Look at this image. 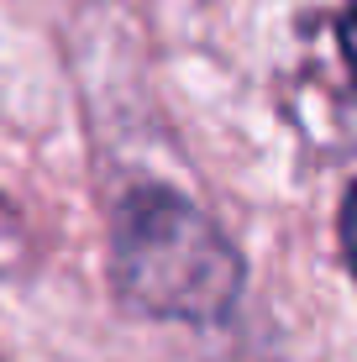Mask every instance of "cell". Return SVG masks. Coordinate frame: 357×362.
<instances>
[{"label": "cell", "mask_w": 357, "mask_h": 362, "mask_svg": "<svg viewBox=\"0 0 357 362\" xmlns=\"http://www.w3.org/2000/svg\"><path fill=\"white\" fill-rule=\"evenodd\" d=\"M242 279V252L194 199L163 184L121 194L110 221V284L127 310L184 326H226Z\"/></svg>", "instance_id": "1"}, {"label": "cell", "mask_w": 357, "mask_h": 362, "mask_svg": "<svg viewBox=\"0 0 357 362\" xmlns=\"http://www.w3.org/2000/svg\"><path fill=\"white\" fill-rule=\"evenodd\" d=\"M336 47H341V64H347L352 84H357V0H347V11L336 16Z\"/></svg>", "instance_id": "2"}, {"label": "cell", "mask_w": 357, "mask_h": 362, "mask_svg": "<svg viewBox=\"0 0 357 362\" xmlns=\"http://www.w3.org/2000/svg\"><path fill=\"white\" fill-rule=\"evenodd\" d=\"M341 252H347V263L357 273V184H352L347 205H341Z\"/></svg>", "instance_id": "3"}]
</instances>
